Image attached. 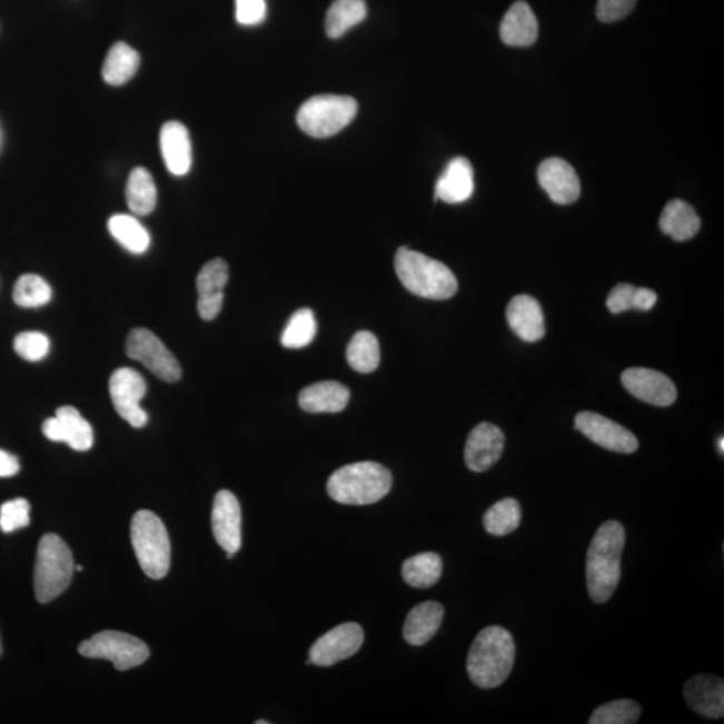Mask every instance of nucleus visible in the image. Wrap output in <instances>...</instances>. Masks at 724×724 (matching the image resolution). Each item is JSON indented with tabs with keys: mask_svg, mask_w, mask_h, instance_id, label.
<instances>
[{
	"mask_svg": "<svg viewBox=\"0 0 724 724\" xmlns=\"http://www.w3.org/2000/svg\"><path fill=\"white\" fill-rule=\"evenodd\" d=\"M625 528L617 520L605 522L593 537L586 556V584L596 604H604L615 593L622 577Z\"/></svg>",
	"mask_w": 724,
	"mask_h": 724,
	"instance_id": "1",
	"label": "nucleus"
},
{
	"mask_svg": "<svg viewBox=\"0 0 724 724\" xmlns=\"http://www.w3.org/2000/svg\"><path fill=\"white\" fill-rule=\"evenodd\" d=\"M515 662L514 638L499 625L482 629L469 648L467 672L480 688H497L507 681Z\"/></svg>",
	"mask_w": 724,
	"mask_h": 724,
	"instance_id": "2",
	"label": "nucleus"
},
{
	"mask_svg": "<svg viewBox=\"0 0 724 724\" xmlns=\"http://www.w3.org/2000/svg\"><path fill=\"white\" fill-rule=\"evenodd\" d=\"M393 488V474L375 462H358L333 473L328 494L341 505L367 506L387 497Z\"/></svg>",
	"mask_w": 724,
	"mask_h": 724,
	"instance_id": "3",
	"label": "nucleus"
},
{
	"mask_svg": "<svg viewBox=\"0 0 724 724\" xmlns=\"http://www.w3.org/2000/svg\"><path fill=\"white\" fill-rule=\"evenodd\" d=\"M395 269L403 286L415 296L443 301L458 291V280L448 266L408 247L397 250Z\"/></svg>",
	"mask_w": 724,
	"mask_h": 724,
	"instance_id": "4",
	"label": "nucleus"
},
{
	"mask_svg": "<svg viewBox=\"0 0 724 724\" xmlns=\"http://www.w3.org/2000/svg\"><path fill=\"white\" fill-rule=\"evenodd\" d=\"M75 571L69 546L56 534H46L37 551L34 589L38 603L48 604L61 596L68 589Z\"/></svg>",
	"mask_w": 724,
	"mask_h": 724,
	"instance_id": "5",
	"label": "nucleus"
},
{
	"mask_svg": "<svg viewBox=\"0 0 724 724\" xmlns=\"http://www.w3.org/2000/svg\"><path fill=\"white\" fill-rule=\"evenodd\" d=\"M130 538L142 572L149 578H165L171 567V543L158 515L148 510L136 513Z\"/></svg>",
	"mask_w": 724,
	"mask_h": 724,
	"instance_id": "6",
	"label": "nucleus"
},
{
	"mask_svg": "<svg viewBox=\"0 0 724 724\" xmlns=\"http://www.w3.org/2000/svg\"><path fill=\"white\" fill-rule=\"evenodd\" d=\"M358 106L348 96L321 95L303 103L297 113L298 127L316 139H326L355 120Z\"/></svg>",
	"mask_w": 724,
	"mask_h": 724,
	"instance_id": "7",
	"label": "nucleus"
},
{
	"mask_svg": "<svg viewBox=\"0 0 724 724\" xmlns=\"http://www.w3.org/2000/svg\"><path fill=\"white\" fill-rule=\"evenodd\" d=\"M83 657L103 658L112 662L117 671L139 667L149 657L146 643L119 631H103L85 641L78 647Z\"/></svg>",
	"mask_w": 724,
	"mask_h": 724,
	"instance_id": "8",
	"label": "nucleus"
},
{
	"mask_svg": "<svg viewBox=\"0 0 724 724\" xmlns=\"http://www.w3.org/2000/svg\"><path fill=\"white\" fill-rule=\"evenodd\" d=\"M127 355L151 370L160 380L176 383L180 380L181 368L171 351L151 330L139 328L129 333Z\"/></svg>",
	"mask_w": 724,
	"mask_h": 724,
	"instance_id": "9",
	"label": "nucleus"
},
{
	"mask_svg": "<svg viewBox=\"0 0 724 724\" xmlns=\"http://www.w3.org/2000/svg\"><path fill=\"white\" fill-rule=\"evenodd\" d=\"M110 399L121 419L135 428L148 423V415L140 406L147 395V383L139 371L121 368L113 371L109 380Z\"/></svg>",
	"mask_w": 724,
	"mask_h": 724,
	"instance_id": "10",
	"label": "nucleus"
},
{
	"mask_svg": "<svg viewBox=\"0 0 724 724\" xmlns=\"http://www.w3.org/2000/svg\"><path fill=\"white\" fill-rule=\"evenodd\" d=\"M364 644V629L357 623H345L326 632L313 644L308 664L330 667L357 654Z\"/></svg>",
	"mask_w": 724,
	"mask_h": 724,
	"instance_id": "11",
	"label": "nucleus"
},
{
	"mask_svg": "<svg viewBox=\"0 0 724 724\" xmlns=\"http://www.w3.org/2000/svg\"><path fill=\"white\" fill-rule=\"evenodd\" d=\"M576 429L597 446L612 453L634 454L638 448V440L631 430L619 426L616 421L595 413H582L576 416Z\"/></svg>",
	"mask_w": 724,
	"mask_h": 724,
	"instance_id": "12",
	"label": "nucleus"
},
{
	"mask_svg": "<svg viewBox=\"0 0 724 724\" xmlns=\"http://www.w3.org/2000/svg\"><path fill=\"white\" fill-rule=\"evenodd\" d=\"M42 430L49 440L67 443L75 452H89L93 447V428L71 406L58 408L56 416L43 423Z\"/></svg>",
	"mask_w": 724,
	"mask_h": 724,
	"instance_id": "13",
	"label": "nucleus"
},
{
	"mask_svg": "<svg viewBox=\"0 0 724 724\" xmlns=\"http://www.w3.org/2000/svg\"><path fill=\"white\" fill-rule=\"evenodd\" d=\"M622 381L631 395L656 407H670L676 401L677 390L671 378L648 368L626 369Z\"/></svg>",
	"mask_w": 724,
	"mask_h": 724,
	"instance_id": "14",
	"label": "nucleus"
},
{
	"mask_svg": "<svg viewBox=\"0 0 724 724\" xmlns=\"http://www.w3.org/2000/svg\"><path fill=\"white\" fill-rule=\"evenodd\" d=\"M505 449V434L492 423H480L469 433L466 448V465L474 473H485L500 459Z\"/></svg>",
	"mask_w": 724,
	"mask_h": 724,
	"instance_id": "15",
	"label": "nucleus"
},
{
	"mask_svg": "<svg viewBox=\"0 0 724 724\" xmlns=\"http://www.w3.org/2000/svg\"><path fill=\"white\" fill-rule=\"evenodd\" d=\"M212 533L221 549L237 554L241 546V510L231 492L221 490L214 499Z\"/></svg>",
	"mask_w": 724,
	"mask_h": 724,
	"instance_id": "16",
	"label": "nucleus"
},
{
	"mask_svg": "<svg viewBox=\"0 0 724 724\" xmlns=\"http://www.w3.org/2000/svg\"><path fill=\"white\" fill-rule=\"evenodd\" d=\"M538 182L549 198L557 205H572L582 195V182L569 162L552 158L538 168Z\"/></svg>",
	"mask_w": 724,
	"mask_h": 724,
	"instance_id": "17",
	"label": "nucleus"
},
{
	"mask_svg": "<svg viewBox=\"0 0 724 724\" xmlns=\"http://www.w3.org/2000/svg\"><path fill=\"white\" fill-rule=\"evenodd\" d=\"M228 266L217 258L204 266L197 278L198 311L205 321H212L219 316L225 301V287L228 282Z\"/></svg>",
	"mask_w": 724,
	"mask_h": 724,
	"instance_id": "18",
	"label": "nucleus"
},
{
	"mask_svg": "<svg viewBox=\"0 0 724 724\" xmlns=\"http://www.w3.org/2000/svg\"><path fill=\"white\" fill-rule=\"evenodd\" d=\"M684 700L695 713L721 720L724 716V683L722 677L697 675L684 686Z\"/></svg>",
	"mask_w": 724,
	"mask_h": 724,
	"instance_id": "19",
	"label": "nucleus"
},
{
	"mask_svg": "<svg viewBox=\"0 0 724 724\" xmlns=\"http://www.w3.org/2000/svg\"><path fill=\"white\" fill-rule=\"evenodd\" d=\"M507 323L520 340L536 343L545 336V316L536 298L514 297L507 306Z\"/></svg>",
	"mask_w": 724,
	"mask_h": 724,
	"instance_id": "20",
	"label": "nucleus"
},
{
	"mask_svg": "<svg viewBox=\"0 0 724 724\" xmlns=\"http://www.w3.org/2000/svg\"><path fill=\"white\" fill-rule=\"evenodd\" d=\"M162 160L169 172L185 176L192 166V146L188 129L179 121L166 122L160 132Z\"/></svg>",
	"mask_w": 724,
	"mask_h": 724,
	"instance_id": "21",
	"label": "nucleus"
},
{
	"mask_svg": "<svg viewBox=\"0 0 724 724\" xmlns=\"http://www.w3.org/2000/svg\"><path fill=\"white\" fill-rule=\"evenodd\" d=\"M474 168L466 158H455L436 181L435 197L448 205L467 201L474 194Z\"/></svg>",
	"mask_w": 724,
	"mask_h": 724,
	"instance_id": "22",
	"label": "nucleus"
},
{
	"mask_svg": "<svg viewBox=\"0 0 724 724\" xmlns=\"http://www.w3.org/2000/svg\"><path fill=\"white\" fill-rule=\"evenodd\" d=\"M499 34L502 42L514 48H527L536 43L538 21L530 6L524 0L515 2L502 19Z\"/></svg>",
	"mask_w": 724,
	"mask_h": 724,
	"instance_id": "23",
	"label": "nucleus"
},
{
	"mask_svg": "<svg viewBox=\"0 0 724 724\" xmlns=\"http://www.w3.org/2000/svg\"><path fill=\"white\" fill-rule=\"evenodd\" d=\"M349 399V389L344 384L321 381L303 389L298 403L309 414H338L347 408Z\"/></svg>",
	"mask_w": 724,
	"mask_h": 724,
	"instance_id": "24",
	"label": "nucleus"
},
{
	"mask_svg": "<svg viewBox=\"0 0 724 724\" xmlns=\"http://www.w3.org/2000/svg\"><path fill=\"white\" fill-rule=\"evenodd\" d=\"M443 617H445V608L439 603L426 602L416 605L404 623V638L416 647L427 644L439 631Z\"/></svg>",
	"mask_w": 724,
	"mask_h": 724,
	"instance_id": "25",
	"label": "nucleus"
},
{
	"mask_svg": "<svg viewBox=\"0 0 724 724\" xmlns=\"http://www.w3.org/2000/svg\"><path fill=\"white\" fill-rule=\"evenodd\" d=\"M661 230L676 241H684L694 238L701 230V218L686 201L671 200L664 207L661 221Z\"/></svg>",
	"mask_w": 724,
	"mask_h": 724,
	"instance_id": "26",
	"label": "nucleus"
},
{
	"mask_svg": "<svg viewBox=\"0 0 724 724\" xmlns=\"http://www.w3.org/2000/svg\"><path fill=\"white\" fill-rule=\"evenodd\" d=\"M126 194L129 210L137 217H147L158 204V189L152 175L142 167H137L130 172Z\"/></svg>",
	"mask_w": 724,
	"mask_h": 724,
	"instance_id": "27",
	"label": "nucleus"
},
{
	"mask_svg": "<svg viewBox=\"0 0 724 724\" xmlns=\"http://www.w3.org/2000/svg\"><path fill=\"white\" fill-rule=\"evenodd\" d=\"M365 0H335L326 12L325 30L330 38H341L367 18Z\"/></svg>",
	"mask_w": 724,
	"mask_h": 724,
	"instance_id": "28",
	"label": "nucleus"
},
{
	"mask_svg": "<svg viewBox=\"0 0 724 724\" xmlns=\"http://www.w3.org/2000/svg\"><path fill=\"white\" fill-rule=\"evenodd\" d=\"M140 67V56L129 44L117 42L103 62L102 77L112 87H120L132 78Z\"/></svg>",
	"mask_w": 724,
	"mask_h": 724,
	"instance_id": "29",
	"label": "nucleus"
},
{
	"mask_svg": "<svg viewBox=\"0 0 724 724\" xmlns=\"http://www.w3.org/2000/svg\"><path fill=\"white\" fill-rule=\"evenodd\" d=\"M110 235L132 254H143L151 246V235L132 215L117 214L108 221Z\"/></svg>",
	"mask_w": 724,
	"mask_h": 724,
	"instance_id": "30",
	"label": "nucleus"
},
{
	"mask_svg": "<svg viewBox=\"0 0 724 724\" xmlns=\"http://www.w3.org/2000/svg\"><path fill=\"white\" fill-rule=\"evenodd\" d=\"M443 573L442 558L436 553H421L403 564V578L417 589H427L439 582Z\"/></svg>",
	"mask_w": 724,
	"mask_h": 724,
	"instance_id": "31",
	"label": "nucleus"
},
{
	"mask_svg": "<svg viewBox=\"0 0 724 724\" xmlns=\"http://www.w3.org/2000/svg\"><path fill=\"white\" fill-rule=\"evenodd\" d=\"M347 360L358 374H370L380 364V344L374 333L361 330L351 338Z\"/></svg>",
	"mask_w": 724,
	"mask_h": 724,
	"instance_id": "32",
	"label": "nucleus"
},
{
	"mask_svg": "<svg viewBox=\"0 0 724 724\" xmlns=\"http://www.w3.org/2000/svg\"><path fill=\"white\" fill-rule=\"evenodd\" d=\"M522 519L517 499L505 498L493 505L483 517V526L494 537H505L517 530Z\"/></svg>",
	"mask_w": 724,
	"mask_h": 724,
	"instance_id": "33",
	"label": "nucleus"
},
{
	"mask_svg": "<svg viewBox=\"0 0 724 724\" xmlns=\"http://www.w3.org/2000/svg\"><path fill=\"white\" fill-rule=\"evenodd\" d=\"M317 335L315 313L310 309H299L287 323L280 337V344L287 349H303L308 347Z\"/></svg>",
	"mask_w": 724,
	"mask_h": 724,
	"instance_id": "34",
	"label": "nucleus"
},
{
	"mask_svg": "<svg viewBox=\"0 0 724 724\" xmlns=\"http://www.w3.org/2000/svg\"><path fill=\"white\" fill-rule=\"evenodd\" d=\"M53 297L51 287L42 277L36 274H24L17 280L12 298L21 308L37 309L48 305Z\"/></svg>",
	"mask_w": 724,
	"mask_h": 724,
	"instance_id": "35",
	"label": "nucleus"
},
{
	"mask_svg": "<svg viewBox=\"0 0 724 724\" xmlns=\"http://www.w3.org/2000/svg\"><path fill=\"white\" fill-rule=\"evenodd\" d=\"M641 715V704L632 700H618L596 708L589 717V724H635Z\"/></svg>",
	"mask_w": 724,
	"mask_h": 724,
	"instance_id": "36",
	"label": "nucleus"
},
{
	"mask_svg": "<svg viewBox=\"0 0 724 724\" xmlns=\"http://www.w3.org/2000/svg\"><path fill=\"white\" fill-rule=\"evenodd\" d=\"M14 349L23 360L38 363L49 355L50 340L41 331H23L16 337Z\"/></svg>",
	"mask_w": 724,
	"mask_h": 724,
	"instance_id": "37",
	"label": "nucleus"
},
{
	"mask_svg": "<svg viewBox=\"0 0 724 724\" xmlns=\"http://www.w3.org/2000/svg\"><path fill=\"white\" fill-rule=\"evenodd\" d=\"M30 524V504L23 498L6 502L0 507V530L3 533H14L18 528L29 526Z\"/></svg>",
	"mask_w": 724,
	"mask_h": 724,
	"instance_id": "38",
	"label": "nucleus"
},
{
	"mask_svg": "<svg viewBox=\"0 0 724 724\" xmlns=\"http://www.w3.org/2000/svg\"><path fill=\"white\" fill-rule=\"evenodd\" d=\"M266 0H235V18L239 24L258 26L266 19Z\"/></svg>",
	"mask_w": 724,
	"mask_h": 724,
	"instance_id": "39",
	"label": "nucleus"
},
{
	"mask_svg": "<svg viewBox=\"0 0 724 724\" xmlns=\"http://www.w3.org/2000/svg\"><path fill=\"white\" fill-rule=\"evenodd\" d=\"M637 0H598L596 14L604 23L617 22L634 11Z\"/></svg>",
	"mask_w": 724,
	"mask_h": 724,
	"instance_id": "40",
	"label": "nucleus"
},
{
	"mask_svg": "<svg viewBox=\"0 0 724 724\" xmlns=\"http://www.w3.org/2000/svg\"><path fill=\"white\" fill-rule=\"evenodd\" d=\"M636 287L629 284H619L609 292L606 299L612 315H619V313L634 309Z\"/></svg>",
	"mask_w": 724,
	"mask_h": 724,
	"instance_id": "41",
	"label": "nucleus"
},
{
	"mask_svg": "<svg viewBox=\"0 0 724 724\" xmlns=\"http://www.w3.org/2000/svg\"><path fill=\"white\" fill-rule=\"evenodd\" d=\"M657 303V295L654 290L645 289V287H636L634 309L648 311Z\"/></svg>",
	"mask_w": 724,
	"mask_h": 724,
	"instance_id": "42",
	"label": "nucleus"
},
{
	"mask_svg": "<svg viewBox=\"0 0 724 724\" xmlns=\"http://www.w3.org/2000/svg\"><path fill=\"white\" fill-rule=\"evenodd\" d=\"M19 473L17 456L0 449V478H10Z\"/></svg>",
	"mask_w": 724,
	"mask_h": 724,
	"instance_id": "43",
	"label": "nucleus"
},
{
	"mask_svg": "<svg viewBox=\"0 0 724 724\" xmlns=\"http://www.w3.org/2000/svg\"><path fill=\"white\" fill-rule=\"evenodd\" d=\"M717 449H720V453L722 455L724 454V439H723V436H721V439L717 440Z\"/></svg>",
	"mask_w": 724,
	"mask_h": 724,
	"instance_id": "44",
	"label": "nucleus"
},
{
	"mask_svg": "<svg viewBox=\"0 0 724 724\" xmlns=\"http://www.w3.org/2000/svg\"><path fill=\"white\" fill-rule=\"evenodd\" d=\"M256 723L257 724H269V722H267V721H257Z\"/></svg>",
	"mask_w": 724,
	"mask_h": 724,
	"instance_id": "45",
	"label": "nucleus"
},
{
	"mask_svg": "<svg viewBox=\"0 0 724 724\" xmlns=\"http://www.w3.org/2000/svg\"><path fill=\"white\" fill-rule=\"evenodd\" d=\"M0 655H2V641H0Z\"/></svg>",
	"mask_w": 724,
	"mask_h": 724,
	"instance_id": "46",
	"label": "nucleus"
}]
</instances>
